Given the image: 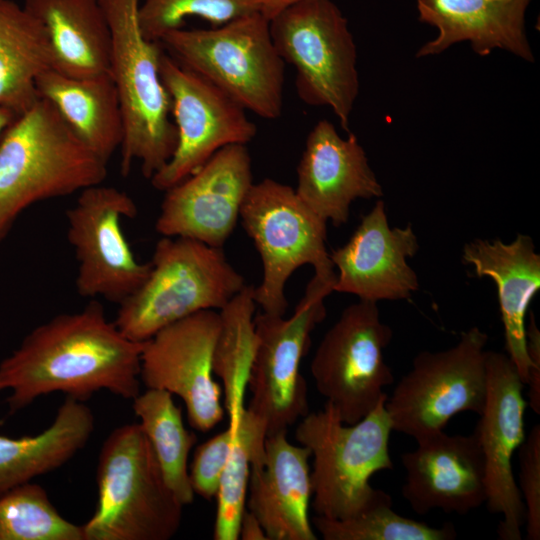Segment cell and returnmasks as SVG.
I'll list each match as a JSON object with an SVG mask.
<instances>
[{
  "instance_id": "obj_1",
  "label": "cell",
  "mask_w": 540,
  "mask_h": 540,
  "mask_svg": "<svg viewBox=\"0 0 540 540\" xmlns=\"http://www.w3.org/2000/svg\"><path fill=\"white\" fill-rule=\"evenodd\" d=\"M142 348L143 342L124 336L94 300L34 328L0 362V392H9L10 413L55 392L84 402L107 390L133 400L140 393Z\"/></svg>"
},
{
  "instance_id": "obj_2",
  "label": "cell",
  "mask_w": 540,
  "mask_h": 540,
  "mask_svg": "<svg viewBox=\"0 0 540 540\" xmlns=\"http://www.w3.org/2000/svg\"><path fill=\"white\" fill-rule=\"evenodd\" d=\"M107 165L39 98L0 138V241L32 204L102 184Z\"/></svg>"
},
{
  "instance_id": "obj_3",
  "label": "cell",
  "mask_w": 540,
  "mask_h": 540,
  "mask_svg": "<svg viewBox=\"0 0 540 540\" xmlns=\"http://www.w3.org/2000/svg\"><path fill=\"white\" fill-rule=\"evenodd\" d=\"M100 1L111 33L109 73L124 121L120 171L126 176L139 162L150 180L169 161L177 143L171 100L160 74L163 48L141 32L140 0Z\"/></svg>"
},
{
  "instance_id": "obj_4",
  "label": "cell",
  "mask_w": 540,
  "mask_h": 540,
  "mask_svg": "<svg viewBox=\"0 0 540 540\" xmlns=\"http://www.w3.org/2000/svg\"><path fill=\"white\" fill-rule=\"evenodd\" d=\"M97 488L95 512L82 526L84 540H168L180 528L184 506L139 423L117 427L104 441Z\"/></svg>"
},
{
  "instance_id": "obj_5",
  "label": "cell",
  "mask_w": 540,
  "mask_h": 540,
  "mask_svg": "<svg viewBox=\"0 0 540 540\" xmlns=\"http://www.w3.org/2000/svg\"><path fill=\"white\" fill-rule=\"evenodd\" d=\"M387 396L354 424L344 423L327 402L322 410L308 412L298 424L295 437L313 457L310 475L316 515L346 519L390 496L370 484L373 474L393 468Z\"/></svg>"
},
{
  "instance_id": "obj_6",
  "label": "cell",
  "mask_w": 540,
  "mask_h": 540,
  "mask_svg": "<svg viewBox=\"0 0 540 540\" xmlns=\"http://www.w3.org/2000/svg\"><path fill=\"white\" fill-rule=\"evenodd\" d=\"M149 274L118 306L121 333L144 342L161 329L203 310H221L245 286L222 248L198 240L163 236Z\"/></svg>"
},
{
  "instance_id": "obj_7",
  "label": "cell",
  "mask_w": 540,
  "mask_h": 540,
  "mask_svg": "<svg viewBox=\"0 0 540 540\" xmlns=\"http://www.w3.org/2000/svg\"><path fill=\"white\" fill-rule=\"evenodd\" d=\"M164 51L183 67L217 86L247 111L274 120L283 109L285 62L261 12L208 29L169 31Z\"/></svg>"
},
{
  "instance_id": "obj_8",
  "label": "cell",
  "mask_w": 540,
  "mask_h": 540,
  "mask_svg": "<svg viewBox=\"0 0 540 540\" xmlns=\"http://www.w3.org/2000/svg\"><path fill=\"white\" fill-rule=\"evenodd\" d=\"M276 50L296 70L301 101L332 110L349 131L359 94L357 49L348 20L333 0H304L269 20Z\"/></svg>"
},
{
  "instance_id": "obj_9",
  "label": "cell",
  "mask_w": 540,
  "mask_h": 540,
  "mask_svg": "<svg viewBox=\"0 0 540 540\" xmlns=\"http://www.w3.org/2000/svg\"><path fill=\"white\" fill-rule=\"evenodd\" d=\"M239 218L261 258L262 279L253 297L264 313L284 316L288 308L285 286L299 267L308 264L314 273L334 272L326 248L327 221L291 186L271 178L254 182Z\"/></svg>"
},
{
  "instance_id": "obj_10",
  "label": "cell",
  "mask_w": 540,
  "mask_h": 540,
  "mask_svg": "<svg viewBox=\"0 0 540 540\" xmlns=\"http://www.w3.org/2000/svg\"><path fill=\"white\" fill-rule=\"evenodd\" d=\"M335 280V272L314 273L290 317L264 312L254 317L258 344L246 409L264 423L266 435L287 431L309 412L307 383L300 365L312 331L326 316L324 300L333 292Z\"/></svg>"
},
{
  "instance_id": "obj_11",
  "label": "cell",
  "mask_w": 540,
  "mask_h": 540,
  "mask_svg": "<svg viewBox=\"0 0 540 540\" xmlns=\"http://www.w3.org/2000/svg\"><path fill=\"white\" fill-rule=\"evenodd\" d=\"M487 342V333L474 326L449 349L418 353L385 402L393 431L416 440L442 431L461 412L479 415L487 390Z\"/></svg>"
},
{
  "instance_id": "obj_12",
  "label": "cell",
  "mask_w": 540,
  "mask_h": 540,
  "mask_svg": "<svg viewBox=\"0 0 540 540\" xmlns=\"http://www.w3.org/2000/svg\"><path fill=\"white\" fill-rule=\"evenodd\" d=\"M393 336L380 319L377 302L359 300L346 307L325 333L310 370L318 392L347 424L371 412L394 378L384 350Z\"/></svg>"
},
{
  "instance_id": "obj_13",
  "label": "cell",
  "mask_w": 540,
  "mask_h": 540,
  "mask_svg": "<svg viewBox=\"0 0 540 540\" xmlns=\"http://www.w3.org/2000/svg\"><path fill=\"white\" fill-rule=\"evenodd\" d=\"M160 74L171 100L177 143L169 161L150 182L155 189L166 191L196 172L223 147L247 145L256 137L257 127L243 106L180 65L164 49Z\"/></svg>"
},
{
  "instance_id": "obj_14",
  "label": "cell",
  "mask_w": 540,
  "mask_h": 540,
  "mask_svg": "<svg viewBox=\"0 0 540 540\" xmlns=\"http://www.w3.org/2000/svg\"><path fill=\"white\" fill-rule=\"evenodd\" d=\"M136 215V204L125 191L102 184L80 191L66 212L80 296L102 297L119 305L145 281L151 264L136 259L121 227L123 218Z\"/></svg>"
},
{
  "instance_id": "obj_15",
  "label": "cell",
  "mask_w": 540,
  "mask_h": 540,
  "mask_svg": "<svg viewBox=\"0 0 540 540\" xmlns=\"http://www.w3.org/2000/svg\"><path fill=\"white\" fill-rule=\"evenodd\" d=\"M220 326L219 312L199 311L144 341L140 356V381L146 388L180 397L189 424L200 432L211 430L224 417L222 389L212 367Z\"/></svg>"
},
{
  "instance_id": "obj_16",
  "label": "cell",
  "mask_w": 540,
  "mask_h": 540,
  "mask_svg": "<svg viewBox=\"0 0 540 540\" xmlns=\"http://www.w3.org/2000/svg\"><path fill=\"white\" fill-rule=\"evenodd\" d=\"M487 390L474 430L484 458L489 512L502 516L497 533L502 540H521L525 507L512 469V457L524 438L522 382L507 354L486 351Z\"/></svg>"
},
{
  "instance_id": "obj_17",
  "label": "cell",
  "mask_w": 540,
  "mask_h": 540,
  "mask_svg": "<svg viewBox=\"0 0 540 540\" xmlns=\"http://www.w3.org/2000/svg\"><path fill=\"white\" fill-rule=\"evenodd\" d=\"M253 183L247 146L223 147L192 175L164 191L155 229L162 236L222 248Z\"/></svg>"
},
{
  "instance_id": "obj_18",
  "label": "cell",
  "mask_w": 540,
  "mask_h": 540,
  "mask_svg": "<svg viewBox=\"0 0 540 540\" xmlns=\"http://www.w3.org/2000/svg\"><path fill=\"white\" fill-rule=\"evenodd\" d=\"M418 249L412 225L391 228L385 203L378 200L348 242L329 254L338 271L333 292L373 302L410 298L419 280L407 260Z\"/></svg>"
},
{
  "instance_id": "obj_19",
  "label": "cell",
  "mask_w": 540,
  "mask_h": 540,
  "mask_svg": "<svg viewBox=\"0 0 540 540\" xmlns=\"http://www.w3.org/2000/svg\"><path fill=\"white\" fill-rule=\"evenodd\" d=\"M416 442L415 450L401 455V492L417 514L440 509L464 515L485 504L484 458L474 432L449 435L442 430Z\"/></svg>"
},
{
  "instance_id": "obj_20",
  "label": "cell",
  "mask_w": 540,
  "mask_h": 540,
  "mask_svg": "<svg viewBox=\"0 0 540 540\" xmlns=\"http://www.w3.org/2000/svg\"><path fill=\"white\" fill-rule=\"evenodd\" d=\"M298 197L334 226L347 223L357 199L383 196L365 150L353 133L340 136L330 121H318L309 132L297 166Z\"/></svg>"
},
{
  "instance_id": "obj_21",
  "label": "cell",
  "mask_w": 540,
  "mask_h": 540,
  "mask_svg": "<svg viewBox=\"0 0 540 540\" xmlns=\"http://www.w3.org/2000/svg\"><path fill=\"white\" fill-rule=\"evenodd\" d=\"M310 450L287 439V431L266 435L264 450L253 457L248 511L267 540H316L309 518L312 499Z\"/></svg>"
},
{
  "instance_id": "obj_22",
  "label": "cell",
  "mask_w": 540,
  "mask_h": 540,
  "mask_svg": "<svg viewBox=\"0 0 540 540\" xmlns=\"http://www.w3.org/2000/svg\"><path fill=\"white\" fill-rule=\"evenodd\" d=\"M531 1L416 0L418 20L436 28L437 35L423 44L415 57L439 55L465 41L479 56L499 49L534 62L526 31V11Z\"/></svg>"
},
{
  "instance_id": "obj_23",
  "label": "cell",
  "mask_w": 540,
  "mask_h": 540,
  "mask_svg": "<svg viewBox=\"0 0 540 540\" xmlns=\"http://www.w3.org/2000/svg\"><path fill=\"white\" fill-rule=\"evenodd\" d=\"M462 260L473 266L478 277H490L495 282L507 356L525 385L530 367L525 317L540 289V255L533 240L524 234L509 243L475 239L464 245Z\"/></svg>"
},
{
  "instance_id": "obj_24",
  "label": "cell",
  "mask_w": 540,
  "mask_h": 540,
  "mask_svg": "<svg viewBox=\"0 0 540 540\" xmlns=\"http://www.w3.org/2000/svg\"><path fill=\"white\" fill-rule=\"evenodd\" d=\"M44 26L52 69L74 78L109 72L111 33L100 0H24Z\"/></svg>"
},
{
  "instance_id": "obj_25",
  "label": "cell",
  "mask_w": 540,
  "mask_h": 540,
  "mask_svg": "<svg viewBox=\"0 0 540 540\" xmlns=\"http://www.w3.org/2000/svg\"><path fill=\"white\" fill-rule=\"evenodd\" d=\"M36 89L39 98L50 101L75 134L108 163L124 137L120 99L110 73L74 78L50 68L38 76Z\"/></svg>"
},
{
  "instance_id": "obj_26",
  "label": "cell",
  "mask_w": 540,
  "mask_h": 540,
  "mask_svg": "<svg viewBox=\"0 0 540 540\" xmlns=\"http://www.w3.org/2000/svg\"><path fill=\"white\" fill-rule=\"evenodd\" d=\"M94 429L92 410L67 396L41 433L21 438L0 435V495L67 463L84 448Z\"/></svg>"
},
{
  "instance_id": "obj_27",
  "label": "cell",
  "mask_w": 540,
  "mask_h": 540,
  "mask_svg": "<svg viewBox=\"0 0 540 540\" xmlns=\"http://www.w3.org/2000/svg\"><path fill=\"white\" fill-rule=\"evenodd\" d=\"M52 68L42 23L13 0H0V107L17 116L39 99L36 80Z\"/></svg>"
},
{
  "instance_id": "obj_28",
  "label": "cell",
  "mask_w": 540,
  "mask_h": 540,
  "mask_svg": "<svg viewBox=\"0 0 540 540\" xmlns=\"http://www.w3.org/2000/svg\"><path fill=\"white\" fill-rule=\"evenodd\" d=\"M253 290L254 286L246 285L219 310L221 326L213 351L212 367L214 375L222 380L224 408L232 428L246 408L245 392L258 344Z\"/></svg>"
},
{
  "instance_id": "obj_29",
  "label": "cell",
  "mask_w": 540,
  "mask_h": 540,
  "mask_svg": "<svg viewBox=\"0 0 540 540\" xmlns=\"http://www.w3.org/2000/svg\"><path fill=\"white\" fill-rule=\"evenodd\" d=\"M132 401L133 411L140 419L167 485L183 506L192 504L195 494L189 478L188 457L197 436L185 428L181 409L171 393L147 388Z\"/></svg>"
},
{
  "instance_id": "obj_30",
  "label": "cell",
  "mask_w": 540,
  "mask_h": 540,
  "mask_svg": "<svg viewBox=\"0 0 540 540\" xmlns=\"http://www.w3.org/2000/svg\"><path fill=\"white\" fill-rule=\"evenodd\" d=\"M233 429L234 441L216 494L215 540L239 539L246 511L251 461L263 451L266 437L264 423L246 408Z\"/></svg>"
},
{
  "instance_id": "obj_31",
  "label": "cell",
  "mask_w": 540,
  "mask_h": 540,
  "mask_svg": "<svg viewBox=\"0 0 540 540\" xmlns=\"http://www.w3.org/2000/svg\"><path fill=\"white\" fill-rule=\"evenodd\" d=\"M391 496L373 503L352 517L335 520L316 515L312 523L325 540H453L451 523L441 527L399 515Z\"/></svg>"
},
{
  "instance_id": "obj_32",
  "label": "cell",
  "mask_w": 540,
  "mask_h": 540,
  "mask_svg": "<svg viewBox=\"0 0 540 540\" xmlns=\"http://www.w3.org/2000/svg\"><path fill=\"white\" fill-rule=\"evenodd\" d=\"M2 540H84L82 526L62 517L46 490L35 483L0 495Z\"/></svg>"
},
{
  "instance_id": "obj_33",
  "label": "cell",
  "mask_w": 540,
  "mask_h": 540,
  "mask_svg": "<svg viewBox=\"0 0 540 540\" xmlns=\"http://www.w3.org/2000/svg\"><path fill=\"white\" fill-rule=\"evenodd\" d=\"M262 3L263 0H140L138 19L143 36L159 42L169 31L184 27L187 17H199L215 27L261 12Z\"/></svg>"
},
{
  "instance_id": "obj_34",
  "label": "cell",
  "mask_w": 540,
  "mask_h": 540,
  "mask_svg": "<svg viewBox=\"0 0 540 540\" xmlns=\"http://www.w3.org/2000/svg\"><path fill=\"white\" fill-rule=\"evenodd\" d=\"M235 430L228 427L199 445L189 469V478L194 494L211 500L216 497L220 478L227 463Z\"/></svg>"
},
{
  "instance_id": "obj_35",
  "label": "cell",
  "mask_w": 540,
  "mask_h": 540,
  "mask_svg": "<svg viewBox=\"0 0 540 540\" xmlns=\"http://www.w3.org/2000/svg\"><path fill=\"white\" fill-rule=\"evenodd\" d=\"M519 483L524 507L526 536L540 539V425L533 426L518 448Z\"/></svg>"
},
{
  "instance_id": "obj_36",
  "label": "cell",
  "mask_w": 540,
  "mask_h": 540,
  "mask_svg": "<svg viewBox=\"0 0 540 540\" xmlns=\"http://www.w3.org/2000/svg\"><path fill=\"white\" fill-rule=\"evenodd\" d=\"M527 353L530 367L527 382L528 404L530 408L540 415V333L536 326L533 314L526 328Z\"/></svg>"
},
{
  "instance_id": "obj_37",
  "label": "cell",
  "mask_w": 540,
  "mask_h": 540,
  "mask_svg": "<svg viewBox=\"0 0 540 540\" xmlns=\"http://www.w3.org/2000/svg\"><path fill=\"white\" fill-rule=\"evenodd\" d=\"M239 539L267 540L266 534L260 522L248 510L245 511L242 517Z\"/></svg>"
},
{
  "instance_id": "obj_38",
  "label": "cell",
  "mask_w": 540,
  "mask_h": 540,
  "mask_svg": "<svg viewBox=\"0 0 540 540\" xmlns=\"http://www.w3.org/2000/svg\"><path fill=\"white\" fill-rule=\"evenodd\" d=\"M304 0H263L261 13L270 20L288 6Z\"/></svg>"
},
{
  "instance_id": "obj_39",
  "label": "cell",
  "mask_w": 540,
  "mask_h": 540,
  "mask_svg": "<svg viewBox=\"0 0 540 540\" xmlns=\"http://www.w3.org/2000/svg\"><path fill=\"white\" fill-rule=\"evenodd\" d=\"M18 116L12 111L0 107V138L4 131Z\"/></svg>"
},
{
  "instance_id": "obj_40",
  "label": "cell",
  "mask_w": 540,
  "mask_h": 540,
  "mask_svg": "<svg viewBox=\"0 0 540 540\" xmlns=\"http://www.w3.org/2000/svg\"><path fill=\"white\" fill-rule=\"evenodd\" d=\"M0 540H2L1 532H0Z\"/></svg>"
}]
</instances>
